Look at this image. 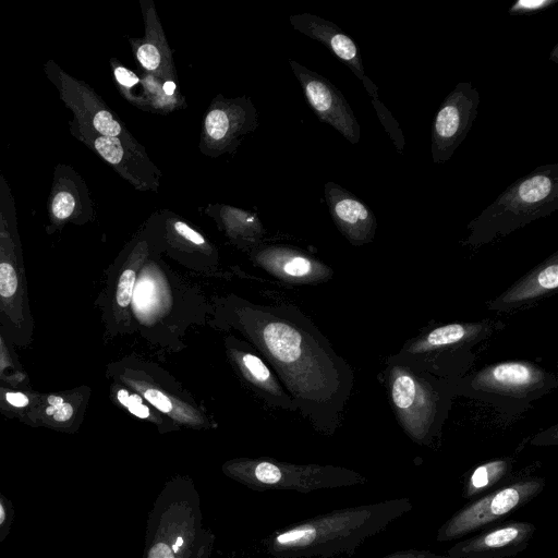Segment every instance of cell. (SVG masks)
Masks as SVG:
<instances>
[{
    "instance_id": "cell-1",
    "label": "cell",
    "mask_w": 558,
    "mask_h": 558,
    "mask_svg": "<svg viewBox=\"0 0 558 558\" xmlns=\"http://www.w3.org/2000/svg\"><path fill=\"white\" fill-rule=\"evenodd\" d=\"M412 508L411 499L401 497L335 510L277 535L271 550L287 551L288 556L323 558L352 555L368 538L384 532Z\"/></svg>"
},
{
    "instance_id": "cell-2",
    "label": "cell",
    "mask_w": 558,
    "mask_h": 558,
    "mask_svg": "<svg viewBox=\"0 0 558 558\" xmlns=\"http://www.w3.org/2000/svg\"><path fill=\"white\" fill-rule=\"evenodd\" d=\"M214 539L195 485L181 478L167 483L149 512L144 558H210Z\"/></svg>"
},
{
    "instance_id": "cell-3",
    "label": "cell",
    "mask_w": 558,
    "mask_h": 558,
    "mask_svg": "<svg viewBox=\"0 0 558 558\" xmlns=\"http://www.w3.org/2000/svg\"><path fill=\"white\" fill-rule=\"evenodd\" d=\"M457 381L390 359L387 386L391 408L412 440L427 445L439 434L457 390Z\"/></svg>"
},
{
    "instance_id": "cell-4",
    "label": "cell",
    "mask_w": 558,
    "mask_h": 558,
    "mask_svg": "<svg viewBox=\"0 0 558 558\" xmlns=\"http://www.w3.org/2000/svg\"><path fill=\"white\" fill-rule=\"evenodd\" d=\"M558 209V163L543 165L510 184L468 225L465 243L486 244Z\"/></svg>"
},
{
    "instance_id": "cell-5",
    "label": "cell",
    "mask_w": 558,
    "mask_h": 558,
    "mask_svg": "<svg viewBox=\"0 0 558 558\" xmlns=\"http://www.w3.org/2000/svg\"><path fill=\"white\" fill-rule=\"evenodd\" d=\"M0 326L17 347H28L35 323L19 232L17 211L9 182L0 168Z\"/></svg>"
},
{
    "instance_id": "cell-6",
    "label": "cell",
    "mask_w": 558,
    "mask_h": 558,
    "mask_svg": "<svg viewBox=\"0 0 558 558\" xmlns=\"http://www.w3.org/2000/svg\"><path fill=\"white\" fill-rule=\"evenodd\" d=\"M498 323H451L437 326L408 341L392 356L433 375L459 379L472 364V349L497 329Z\"/></svg>"
},
{
    "instance_id": "cell-7",
    "label": "cell",
    "mask_w": 558,
    "mask_h": 558,
    "mask_svg": "<svg viewBox=\"0 0 558 558\" xmlns=\"http://www.w3.org/2000/svg\"><path fill=\"white\" fill-rule=\"evenodd\" d=\"M544 487L545 480L541 477H524L506 483L453 513L438 529L436 539L439 543L456 541L492 525L525 506Z\"/></svg>"
},
{
    "instance_id": "cell-8",
    "label": "cell",
    "mask_w": 558,
    "mask_h": 558,
    "mask_svg": "<svg viewBox=\"0 0 558 558\" xmlns=\"http://www.w3.org/2000/svg\"><path fill=\"white\" fill-rule=\"evenodd\" d=\"M556 384L543 368L527 361H508L488 365L465 380L458 379L457 390L465 388L487 400H506L521 404L539 398Z\"/></svg>"
},
{
    "instance_id": "cell-9",
    "label": "cell",
    "mask_w": 558,
    "mask_h": 558,
    "mask_svg": "<svg viewBox=\"0 0 558 558\" xmlns=\"http://www.w3.org/2000/svg\"><path fill=\"white\" fill-rule=\"evenodd\" d=\"M69 129L73 137L107 162L134 189L141 192H158L161 171L135 137L123 140L104 136L75 119L69 121Z\"/></svg>"
},
{
    "instance_id": "cell-10",
    "label": "cell",
    "mask_w": 558,
    "mask_h": 558,
    "mask_svg": "<svg viewBox=\"0 0 558 558\" xmlns=\"http://www.w3.org/2000/svg\"><path fill=\"white\" fill-rule=\"evenodd\" d=\"M257 126L258 111L250 97L218 94L204 113L198 148L210 158L232 154Z\"/></svg>"
},
{
    "instance_id": "cell-11",
    "label": "cell",
    "mask_w": 558,
    "mask_h": 558,
    "mask_svg": "<svg viewBox=\"0 0 558 558\" xmlns=\"http://www.w3.org/2000/svg\"><path fill=\"white\" fill-rule=\"evenodd\" d=\"M44 73L56 87L59 98L73 113V119L97 134L130 140V133L119 117L86 82L72 76L53 60L44 64Z\"/></svg>"
},
{
    "instance_id": "cell-12",
    "label": "cell",
    "mask_w": 558,
    "mask_h": 558,
    "mask_svg": "<svg viewBox=\"0 0 558 558\" xmlns=\"http://www.w3.org/2000/svg\"><path fill=\"white\" fill-rule=\"evenodd\" d=\"M478 90L461 82L439 106L432 126V157L435 163L449 160L464 141L477 116Z\"/></svg>"
},
{
    "instance_id": "cell-13",
    "label": "cell",
    "mask_w": 558,
    "mask_h": 558,
    "mask_svg": "<svg viewBox=\"0 0 558 558\" xmlns=\"http://www.w3.org/2000/svg\"><path fill=\"white\" fill-rule=\"evenodd\" d=\"M289 64L315 114L348 142L357 144L361 138V126L342 93L326 77L298 61L289 59Z\"/></svg>"
},
{
    "instance_id": "cell-14",
    "label": "cell",
    "mask_w": 558,
    "mask_h": 558,
    "mask_svg": "<svg viewBox=\"0 0 558 558\" xmlns=\"http://www.w3.org/2000/svg\"><path fill=\"white\" fill-rule=\"evenodd\" d=\"M94 215L85 180L71 165L58 163L47 201V234L61 231L69 223L83 226L93 220Z\"/></svg>"
},
{
    "instance_id": "cell-15",
    "label": "cell",
    "mask_w": 558,
    "mask_h": 558,
    "mask_svg": "<svg viewBox=\"0 0 558 558\" xmlns=\"http://www.w3.org/2000/svg\"><path fill=\"white\" fill-rule=\"evenodd\" d=\"M526 521H508L494 525L447 550L452 558H509L523 551L535 533Z\"/></svg>"
},
{
    "instance_id": "cell-16",
    "label": "cell",
    "mask_w": 558,
    "mask_h": 558,
    "mask_svg": "<svg viewBox=\"0 0 558 558\" xmlns=\"http://www.w3.org/2000/svg\"><path fill=\"white\" fill-rule=\"evenodd\" d=\"M89 392L86 386L40 392L39 401L28 415L25 425L74 434L84 418Z\"/></svg>"
},
{
    "instance_id": "cell-17",
    "label": "cell",
    "mask_w": 558,
    "mask_h": 558,
    "mask_svg": "<svg viewBox=\"0 0 558 558\" xmlns=\"http://www.w3.org/2000/svg\"><path fill=\"white\" fill-rule=\"evenodd\" d=\"M144 36L130 38V45L144 73L161 80H177L172 51L153 0H140Z\"/></svg>"
},
{
    "instance_id": "cell-18",
    "label": "cell",
    "mask_w": 558,
    "mask_h": 558,
    "mask_svg": "<svg viewBox=\"0 0 558 558\" xmlns=\"http://www.w3.org/2000/svg\"><path fill=\"white\" fill-rule=\"evenodd\" d=\"M324 195L333 222L352 245L361 246L374 240L377 221L367 205L331 181L325 183Z\"/></svg>"
},
{
    "instance_id": "cell-19",
    "label": "cell",
    "mask_w": 558,
    "mask_h": 558,
    "mask_svg": "<svg viewBox=\"0 0 558 558\" xmlns=\"http://www.w3.org/2000/svg\"><path fill=\"white\" fill-rule=\"evenodd\" d=\"M289 22L295 31L327 47L357 78L366 77L357 45L338 25L311 13L290 15Z\"/></svg>"
},
{
    "instance_id": "cell-20",
    "label": "cell",
    "mask_w": 558,
    "mask_h": 558,
    "mask_svg": "<svg viewBox=\"0 0 558 558\" xmlns=\"http://www.w3.org/2000/svg\"><path fill=\"white\" fill-rule=\"evenodd\" d=\"M557 287L558 253L556 252L489 303L488 307L493 311H509L547 295Z\"/></svg>"
},
{
    "instance_id": "cell-21",
    "label": "cell",
    "mask_w": 558,
    "mask_h": 558,
    "mask_svg": "<svg viewBox=\"0 0 558 558\" xmlns=\"http://www.w3.org/2000/svg\"><path fill=\"white\" fill-rule=\"evenodd\" d=\"M141 81L149 112L168 114L185 107L177 80H161L144 73Z\"/></svg>"
},
{
    "instance_id": "cell-22",
    "label": "cell",
    "mask_w": 558,
    "mask_h": 558,
    "mask_svg": "<svg viewBox=\"0 0 558 558\" xmlns=\"http://www.w3.org/2000/svg\"><path fill=\"white\" fill-rule=\"evenodd\" d=\"M264 341L272 356L284 363L295 362L302 355V336L283 323H270L263 331Z\"/></svg>"
},
{
    "instance_id": "cell-23",
    "label": "cell",
    "mask_w": 558,
    "mask_h": 558,
    "mask_svg": "<svg viewBox=\"0 0 558 558\" xmlns=\"http://www.w3.org/2000/svg\"><path fill=\"white\" fill-rule=\"evenodd\" d=\"M40 392L32 387H14L0 380V413L26 424L39 401Z\"/></svg>"
},
{
    "instance_id": "cell-24",
    "label": "cell",
    "mask_w": 558,
    "mask_h": 558,
    "mask_svg": "<svg viewBox=\"0 0 558 558\" xmlns=\"http://www.w3.org/2000/svg\"><path fill=\"white\" fill-rule=\"evenodd\" d=\"M206 213L215 217L232 235L253 236L260 232L262 226L252 211L226 204H209Z\"/></svg>"
},
{
    "instance_id": "cell-25",
    "label": "cell",
    "mask_w": 558,
    "mask_h": 558,
    "mask_svg": "<svg viewBox=\"0 0 558 558\" xmlns=\"http://www.w3.org/2000/svg\"><path fill=\"white\" fill-rule=\"evenodd\" d=\"M511 470L512 462L508 459L493 460L478 465L464 485V497L474 498L487 489H495L496 485L507 481Z\"/></svg>"
},
{
    "instance_id": "cell-26",
    "label": "cell",
    "mask_w": 558,
    "mask_h": 558,
    "mask_svg": "<svg viewBox=\"0 0 558 558\" xmlns=\"http://www.w3.org/2000/svg\"><path fill=\"white\" fill-rule=\"evenodd\" d=\"M109 62L113 81L123 98L132 106L149 112L141 77L124 66L117 58H111Z\"/></svg>"
},
{
    "instance_id": "cell-27",
    "label": "cell",
    "mask_w": 558,
    "mask_h": 558,
    "mask_svg": "<svg viewBox=\"0 0 558 558\" xmlns=\"http://www.w3.org/2000/svg\"><path fill=\"white\" fill-rule=\"evenodd\" d=\"M0 380L14 387H31L14 344L0 326Z\"/></svg>"
},
{
    "instance_id": "cell-28",
    "label": "cell",
    "mask_w": 558,
    "mask_h": 558,
    "mask_svg": "<svg viewBox=\"0 0 558 558\" xmlns=\"http://www.w3.org/2000/svg\"><path fill=\"white\" fill-rule=\"evenodd\" d=\"M363 84L373 99L374 107L377 111V114L381 123L385 125L387 132L393 138L398 149H402L404 145L403 136L400 132L398 123L391 117L390 112L377 100V87L372 83V81L368 77L364 78Z\"/></svg>"
},
{
    "instance_id": "cell-29",
    "label": "cell",
    "mask_w": 558,
    "mask_h": 558,
    "mask_svg": "<svg viewBox=\"0 0 558 558\" xmlns=\"http://www.w3.org/2000/svg\"><path fill=\"white\" fill-rule=\"evenodd\" d=\"M136 272L134 269L124 268L121 271L114 289V305L118 308L124 310L129 307L133 296Z\"/></svg>"
},
{
    "instance_id": "cell-30",
    "label": "cell",
    "mask_w": 558,
    "mask_h": 558,
    "mask_svg": "<svg viewBox=\"0 0 558 558\" xmlns=\"http://www.w3.org/2000/svg\"><path fill=\"white\" fill-rule=\"evenodd\" d=\"M116 398L133 415L141 418H146L150 415L149 409L143 403L138 395L131 393L126 389L120 388L116 392Z\"/></svg>"
},
{
    "instance_id": "cell-31",
    "label": "cell",
    "mask_w": 558,
    "mask_h": 558,
    "mask_svg": "<svg viewBox=\"0 0 558 558\" xmlns=\"http://www.w3.org/2000/svg\"><path fill=\"white\" fill-rule=\"evenodd\" d=\"M315 263L303 255H294L283 264L282 270L291 277H305L315 270Z\"/></svg>"
},
{
    "instance_id": "cell-32",
    "label": "cell",
    "mask_w": 558,
    "mask_h": 558,
    "mask_svg": "<svg viewBox=\"0 0 558 558\" xmlns=\"http://www.w3.org/2000/svg\"><path fill=\"white\" fill-rule=\"evenodd\" d=\"M557 2V0H518L510 7L508 13L510 15L534 13L546 10L555 5Z\"/></svg>"
},
{
    "instance_id": "cell-33",
    "label": "cell",
    "mask_w": 558,
    "mask_h": 558,
    "mask_svg": "<svg viewBox=\"0 0 558 558\" xmlns=\"http://www.w3.org/2000/svg\"><path fill=\"white\" fill-rule=\"evenodd\" d=\"M244 367L250 374L259 381H266L270 378L269 369L259 357L251 353H246L242 357Z\"/></svg>"
},
{
    "instance_id": "cell-34",
    "label": "cell",
    "mask_w": 558,
    "mask_h": 558,
    "mask_svg": "<svg viewBox=\"0 0 558 558\" xmlns=\"http://www.w3.org/2000/svg\"><path fill=\"white\" fill-rule=\"evenodd\" d=\"M143 397L156 409L163 413H171L173 405L169 397L154 388L142 389Z\"/></svg>"
},
{
    "instance_id": "cell-35",
    "label": "cell",
    "mask_w": 558,
    "mask_h": 558,
    "mask_svg": "<svg viewBox=\"0 0 558 558\" xmlns=\"http://www.w3.org/2000/svg\"><path fill=\"white\" fill-rule=\"evenodd\" d=\"M381 558H452L448 555H437L428 550L405 549L398 550Z\"/></svg>"
},
{
    "instance_id": "cell-36",
    "label": "cell",
    "mask_w": 558,
    "mask_h": 558,
    "mask_svg": "<svg viewBox=\"0 0 558 558\" xmlns=\"http://www.w3.org/2000/svg\"><path fill=\"white\" fill-rule=\"evenodd\" d=\"M9 525V512L5 500L0 495V531Z\"/></svg>"
}]
</instances>
